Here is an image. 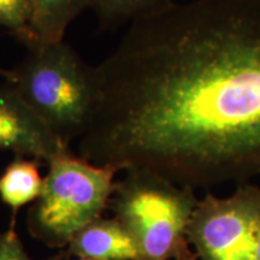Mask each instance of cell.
Segmentation results:
<instances>
[{"label": "cell", "instance_id": "cell-1", "mask_svg": "<svg viewBox=\"0 0 260 260\" xmlns=\"http://www.w3.org/2000/svg\"><path fill=\"white\" fill-rule=\"evenodd\" d=\"M80 157L178 186L260 175V0L172 2L95 67Z\"/></svg>", "mask_w": 260, "mask_h": 260}, {"label": "cell", "instance_id": "cell-8", "mask_svg": "<svg viewBox=\"0 0 260 260\" xmlns=\"http://www.w3.org/2000/svg\"><path fill=\"white\" fill-rule=\"evenodd\" d=\"M28 3L31 10L30 27L35 46L64 40L71 22L84 10L92 9L93 0H28Z\"/></svg>", "mask_w": 260, "mask_h": 260}, {"label": "cell", "instance_id": "cell-15", "mask_svg": "<svg viewBox=\"0 0 260 260\" xmlns=\"http://www.w3.org/2000/svg\"><path fill=\"white\" fill-rule=\"evenodd\" d=\"M191 260H199L198 258H195V259H191Z\"/></svg>", "mask_w": 260, "mask_h": 260}, {"label": "cell", "instance_id": "cell-11", "mask_svg": "<svg viewBox=\"0 0 260 260\" xmlns=\"http://www.w3.org/2000/svg\"><path fill=\"white\" fill-rule=\"evenodd\" d=\"M30 21L31 10L28 0H0V28L9 31L27 48L34 46Z\"/></svg>", "mask_w": 260, "mask_h": 260}, {"label": "cell", "instance_id": "cell-13", "mask_svg": "<svg viewBox=\"0 0 260 260\" xmlns=\"http://www.w3.org/2000/svg\"><path fill=\"white\" fill-rule=\"evenodd\" d=\"M256 260H260V230L258 237V248H256Z\"/></svg>", "mask_w": 260, "mask_h": 260}, {"label": "cell", "instance_id": "cell-12", "mask_svg": "<svg viewBox=\"0 0 260 260\" xmlns=\"http://www.w3.org/2000/svg\"><path fill=\"white\" fill-rule=\"evenodd\" d=\"M0 260H31L14 228L0 234Z\"/></svg>", "mask_w": 260, "mask_h": 260}, {"label": "cell", "instance_id": "cell-9", "mask_svg": "<svg viewBox=\"0 0 260 260\" xmlns=\"http://www.w3.org/2000/svg\"><path fill=\"white\" fill-rule=\"evenodd\" d=\"M44 178L39 172V161L16 155L0 176V199L14 212L31 201L41 193Z\"/></svg>", "mask_w": 260, "mask_h": 260}, {"label": "cell", "instance_id": "cell-5", "mask_svg": "<svg viewBox=\"0 0 260 260\" xmlns=\"http://www.w3.org/2000/svg\"><path fill=\"white\" fill-rule=\"evenodd\" d=\"M260 186L240 183L235 193L198 201L188 224V242L199 260H256Z\"/></svg>", "mask_w": 260, "mask_h": 260}, {"label": "cell", "instance_id": "cell-3", "mask_svg": "<svg viewBox=\"0 0 260 260\" xmlns=\"http://www.w3.org/2000/svg\"><path fill=\"white\" fill-rule=\"evenodd\" d=\"M194 189L155 172L130 169L109 205L134 240L138 260H191L187 229L198 204Z\"/></svg>", "mask_w": 260, "mask_h": 260}, {"label": "cell", "instance_id": "cell-10", "mask_svg": "<svg viewBox=\"0 0 260 260\" xmlns=\"http://www.w3.org/2000/svg\"><path fill=\"white\" fill-rule=\"evenodd\" d=\"M172 0H93L92 10L95 12L103 28L118 27L167 8Z\"/></svg>", "mask_w": 260, "mask_h": 260}, {"label": "cell", "instance_id": "cell-4", "mask_svg": "<svg viewBox=\"0 0 260 260\" xmlns=\"http://www.w3.org/2000/svg\"><path fill=\"white\" fill-rule=\"evenodd\" d=\"M116 172L71 152L52 160L41 193L28 214L31 235L51 247L69 245L109 206Z\"/></svg>", "mask_w": 260, "mask_h": 260}, {"label": "cell", "instance_id": "cell-6", "mask_svg": "<svg viewBox=\"0 0 260 260\" xmlns=\"http://www.w3.org/2000/svg\"><path fill=\"white\" fill-rule=\"evenodd\" d=\"M0 148L47 164L70 152L69 145L52 132L8 82L0 86Z\"/></svg>", "mask_w": 260, "mask_h": 260}, {"label": "cell", "instance_id": "cell-2", "mask_svg": "<svg viewBox=\"0 0 260 260\" xmlns=\"http://www.w3.org/2000/svg\"><path fill=\"white\" fill-rule=\"evenodd\" d=\"M4 79L65 144L83 134L96 98L95 67L68 42L29 47Z\"/></svg>", "mask_w": 260, "mask_h": 260}, {"label": "cell", "instance_id": "cell-16", "mask_svg": "<svg viewBox=\"0 0 260 260\" xmlns=\"http://www.w3.org/2000/svg\"><path fill=\"white\" fill-rule=\"evenodd\" d=\"M80 260H87V259H80Z\"/></svg>", "mask_w": 260, "mask_h": 260}, {"label": "cell", "instance_id": "cell-7", "mask_svg": "<svg viewBox=\"0 0 260 260\" xmlns=\"http://www.w3.org/2000/svg\"><path fill=\"white\" fill-rule=\"evenodd\" d=\"M71 255L87 260H138V249L118 219L98 218L71 240Z\"/></svg>", "mask_w": 260, "mask_h": 260}, {"label": "cell", "instance_id": "cell-14", "mask_svg": "<svg viewBox=\"0 0 260 260\" xmlns=\"http://www.w3.org/2000/svg\"><path fill=\"white\" fill-rule=\"evenodd\" d=\"M5 71H6V70H3V69H0V75H2L3 77H4V75H5Z\"/></svg>", "mask_w": 260, "mask_h": 260}]
</instances>
